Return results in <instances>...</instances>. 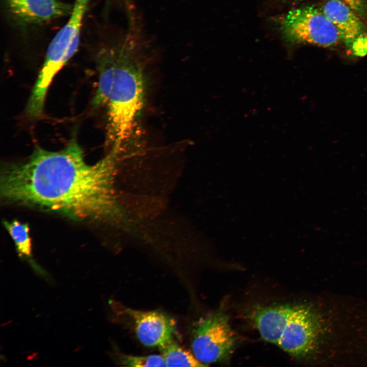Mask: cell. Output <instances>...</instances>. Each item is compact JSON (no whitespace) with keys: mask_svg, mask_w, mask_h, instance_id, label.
Masks as SVG:
<instances>
[{"mask_svg":"<svg viewBox=\"0 0 367 367\" xmlns=\"http://www.w3.org/2000/svg\"><path fill=\"white\" fill-rule=\"evenodd\" d=\"M120 153L112 149L94 164L85 161L72 140L63 149L37 147L28 159L6 165L1 196L5 201L34 206L91 222L111 220L116 214L112 173Z\"/></svg>","mask_w":367,"mask_h":367,"instance_id":"1","label":"cell"},{"mask_svg":"<svg viewBox=\"0 0 367 367\" xmlns=\"http://www.w3.org/2000/svg\"><path fill=\"white\" fill-rule=\"evenodd\" d=\"M143 42L130 28L119 41L101 49L97 62L95 106H106L108 140L120 151L137 135L145 98Z\"/></svg>","mask_w":367,"mask_h":367,"instance_id":"2","label":"cell"},{"mask_svg":"<svg viewBox=\"0 0 367 367\" xmlns=\"http://www.w3.org/2000/svg\"><path fill=\"white\" fill-rule=\"evenodd\" d=\"M248 317L265 340L292 356L301 358L316 349L321 332L317 314L302 304L256 305Z\"/></svg>","mask_w":367,"mask_h":367,"instance_id":"3","label":"cell"},{"mask_svg":"<svg viewBox=\"0 0 367 367\" xmlns=\"http://www.w3.org/2000/svg\"><path fill=\"white\" fill-rule=\"evenodd\" d=\"M91 0H74L70 16L50 42L45 59L29 98L34 107L44 105L48 88L55 75L76 52L83 18Z\"/></svg>","mask_w":367,"mask_h":367,"instance_id":"4","label":"cell"},{"mask_svg":"<svg viewBox=\"0 0 367 367\" xmlns=\"http://www.w3.org/2000/svg\"><path fill=\"white\" fill-rule=\"evenodd\" d=\"M228 317L221 311L200 318L192 330V353L201 363L222 362L232 355L236 337L229 325Z\"/></svg>","mask_w":367,"mask_h":367,"instance_id":"5","label":"cell"},{"mask_svg":"<svg viewBox=\"0 0 367 367\" xmlns=\"http://www.w3.org/2000/svg\"><path fill=\"white\" fill-rule=\"evenodd\" d=\"M286 41L330 47L342 40L338 32L322 10L306 6L290 10L280 20Z\"/></svg>","mask_w":367,"mask_h":367,"instance_id":"6","label":"cell"},{"mask_svg":"<svg viewBox=\"0 0 367 367\" xmlns=\"http://www.w3.org/2000/svg\"><path fill=\"white\" fill-rule=\"evenodd\" d=\"M343 40L357 57L367 54L365 27L360 17L340 0H328L322 9Z\"/></svg>","mask_w":367,"mask_h":367,"instance_id":"7","label":"cell"},{"mask_svg":"<svg viewBox=\"0 0 367 367\" xmlns=\"http://www.w3.org/2000/svg\"><path fill=\"white\" fill-rule=\"evenodd\" d=\"M123 313L133 323L136 335L144 346L159 347L173 338L174 321L157 311H143L122 307Z\"/></svg>","mask_w":367,"mask_h":367,"instance_id":"8","label":"cell"},{"mask_svg":"<svg viewBox=\"0 0 367 367\" xmlns=\"http://www.w3.org/2000/svg\"><path fill=\"white\" fill-rule=\"evenodd\" d=\"M10 13L29 24L44 23L70 13L72 7L59 0H4Z\"/></svg>","mask_w":367,"mask_h":367,"instance_id":"9","label":"cell"},{"mask_svg":"<svg viewBox=\"0 0 367 367\" xmlns=\"http://www.w3.org/2000/svg\"><path fill=\"white\" fill-rule=\"evenodd\" d=\"M167 366H205L193 353L181 347L173 338L159 347Z\"/></svg>","mask_w":367,"mask_h":367,"instance_id":"10","label":"cell"},{"mask_svg":"<svg viewBox=\"0 0 367 367\" xmlns=\"http://www.w3.org/2000/svg\"><path fill=\"white\" fill-rule=\"evenodd\" d=\"M4 225L14 241L19 254L25 257L30 256L32 245L29 225L14 220L11 222L5 221Z\"/></svg>","mask_w":367,"mask_h":367,"instance_id":"11","label":"cell"},{"mask_svg":"<svg viewBox=\"0 0 367 367\" xmlns=\"http://www.w3.org/2000/svg\"><path fill=\"white\" fill-rule=\"evenodd\" d=\"M119 363L123 365L133 367L166 366L162 355L135 356L122 354Z\"/></svg>","mask_w":367,"mask_h":367,"instance_id":"12","label":"cell"},{"mask_svg":"<svg viewBox=\"0 0 367 367\" xmlns=\"http://www.w3.org/2000/svg\"><path fill=\"white\" fill-rule=\"evenodd\" d=\"M349 6L360 17H364L367 10L366 0H340Z\"/></svg>","mask_w":367,"mask_h":367,"instance_id":"13","label":"cell"}]
</instances>
